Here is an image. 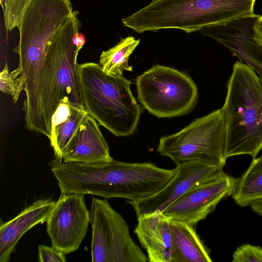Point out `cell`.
<instances>
[{
    "mask_svg": "<svg viewBox=\"0 0 262 262\" xmlns=\"http://www.w3.org/2000/svg\"><path fill=\"white\" fill-rule=\"evenodd\" d=\"M176 168L173 177L159 191L142 199L126 201L133 207L137 217L156 211L162 212L192 187L223 170L198 161L184 163Z\"/></svg>",
    "mask_w": 262,
    "mask_h": 262,
    "instance_id": "11",
    "label": "cell"
},
{
    "mask_svg": "<svg viewBox=\"0 0 262 262\" xmlns=\"http://www.w3.org/2000/svg\"><path fill=\"white\" fill-rule=\"evenodd\" d=\"M134 233L147 253L150 262H171L170 219L156 211L137 217Z\"/></svg>",
    "mask_w": 262,
    "mask_h": 262,
    "instance_id": "14",
    "label": "cell"
},
{
    "mask_svg": "<svg viewBox=\"0 0 262 262\" xmlns=\"http://www.w3.org/2000/svg\"><path fill=\"white\" fill-rule=\"evenodd\" d=\"M140 41L133 36H127L108 50L103 51L99 60L103 70L107 74L120 76H122L124 70L132 71V67L128 63L129 57Z\"/></svg>",
    "mask_w": 262,
    "mask_h": 262,
    "instance_id": "19",
    "label": "cell"
},
{
    "mask_svg": "<svg viewBox=\"0 0 262 262\" xmlns=\"http://www.w3.org/2000/svg\"><path fill=\"white\" fill-rule=\"evenodd\" d=\"M84 194L61 193L47 220L52 246L68 254L78 250L91 222Z\"/></svg>",
    "mask_w": 262,
    "mask_h": 262,
    "instance_id": "9",
    "label": "cell"
},
{
    "mask_svg": "<svg viewBox=\"0 0 262 262\" xmlns=\"http://www.w3.org/2000/svg\"><path fill=\"white\" fill-rule=\"evenodd\" d=\"M236 180L221 170L188 190L162 213L170 220L195 225L213 212L221 201L232 195Z\"/></svg>",
    "mask_w": 262,
    "mask_h": 262,
    "instance_id": "10",
    "label": "cell"
},
{
    "mask_svg": "<svg viewBox=\"0 0 262 262\" xmlns=\"http://www.w3.org/2000/svg\"><path fill=\"white\" fill-rule=\"evenodd\" d=\"M113 159L97 121L88 113L63 150L61 160L89 164Z\"/></svg>",
    "mask_w": 262,
    "mask_h": 262,
    "instance_id": "13",
    "label": "cell"
},
{
    "mask_svg": "<svg viewBox=\"0 0 262 262\" xmlns=\"http://www.w3.org/2000/svg\"><path fill=\"white\" fill-rule=\"evenodd\" d=\"M200 33L226 47L239 61L251 67L262 83V39L253 34L251 15L203 28Z\"/></svg>",
    "mask_w": 262,
    "mask_h": 262,
    "instance_id": "12",
    "label": "cell"
},
{
    "mask_svg": "<svg viewBox=\"0 0 262 262\" xmlns=\"http://www.w3.org/2000/svg\"><path fill=\"white\" fill-rule=\"evenodd\" d=\"M221 110L225 159L244 155L256 158L262 149V83L256 72L239 60L233 64Z\"/></svg>",
    "mask_w": 262,
    "mask_h": 262,
    "instance_id": "3",
    "label": "cell"
},
{
    "mask_svg": "<svg viewBox=\"0 0 262 262\" xmlns=\"http://www.w3.org/2000/svg\"><path fill=\"white\" fill-rule=\"evenodd\" d=\"M78 13L73 11L48 45L31 93L24 102L26 128L49 140L52 118L61 103L86 111L77 69L80 50L74 40L81 26Z\"/></svg>",
    "mask_w": 262,
    "mask_h": 262,
    "instance_id": "1",
    "label": "cell"
},
{
    "mask_svg": "<svg viewBox=\"0 0 262 262\" xmlns=\"http://www.w3.org/2000/svg\"><path fill=\"white\" fill-rule=\"evenodd\" d=\"M19 76L20 71L18 68L11 73L9 72L7 62L0 74V90L11 95L15 103L17 102L20 92L23 90V81Z\"/></svg>",
    "mask_w": 262,
    "mask_h": 262,
    "instance_id": "21",
    "label": "cell"
},
{
    "mask_svg": "<svg viewBox=\"0 0 262 262\" xmlns=\"http://www.w3.org/2000/svg\"><path fill=\"white\" fill-rule=\"evenodd\" d=\"M0 2H1V6H2V7H3V6L4 5V0H0Z\"/></svg>",
    "mask_w": 262,
    "mask_h": 262,
    "instance_id": "25",
    "label": "cell"
},
{
    "mask_svg": "<svg viewBox=\"0 0 262 262\" xmlns=\"http://www.w3.org/2000/svg\"><path fill=\"white\" fill-rule=\"evenodd\" d=\"M171 262H212L209 249L196 233L193 225L170 220Z\"/></svg>",
    "mask_w": 262,
    "mask_h": 262,
    "instance_id": "16",
    "label": "cell"
},
{
    "mask_svg": "<svg viewBox=\"0 0 262 262\" xmlns=\"http://www.w3.org/2000/svg\"><path fill=\"white\" fill-rule=\"evenodd\" d=\"M90 212L93 262H146L147 257L134 242L128 225L107 199L92 198Z\"/></svg>",
    "mask_w": 262,
    "mask_h": 262,
    "instance_id": "8",
    "label": "cell"
},
{
    "mask_svg": "<svg viewBox=\"0 0 262 262\" xmlns=\"http://www.w3.org/2000/svg\"><path fill=\"white\" fill-rule=\"evenodd\" d=\"M259 20H262V15H260L259 17Z\"/></svg>",
    "mask_w": 262,
    "mask_h": 262,
    "instance_id": "26",
    "label": "cell"
},
{
    "mask_svg": "<svg viewBox=\"0 0 262 262\" xmlns=\"http://www.w3.org/2000/svg\"><path fill=\"white\" fill-rule=\"evenodd\" d=\"M55 202L49 199L35 201L17 215L0 226V262H7L21 236L31 228L47 220Z\"/></svg>",
    "mask_w": 262,
    "mask_h": 262,
    "instance_id": "15",
    "label": "cell"
},
{
    "mask_svg": "<svg viewBox=\"0 0 262 262\" xmlns=\"http://www.w3.org/2000/svg\"><path fill=\"white\" fill-rule=\"evenodd\" d=\"M83 102L88 113L117 137L136 130L142 110L132 95L131 80L105 72L99 64H77Z\"/></svg>",
    "mask_w": 262,
    "mask_h": 262,
    "instance_id": "4",
    "label": "cell"
},
{
    "mask_svg": "<svg viewBox=\"0 0 262 262\" xmlns=\"http://www.w3.org/2000/svg\"><path fill=\"white\" fill-rule=\"evenodd\" d=\"M250 207L253 211L262 217V199L253 202Z\"/></svg>",
    "mask_w": 262,
    "mask_h": 262,
    "instance_id": "24",
    "label": "cell"
},
{
    "mask_svg": "<svg viewBox=\"0 0 262 262\" xmlns=\"http://www.w3.org/2000/svg\"><path fill=\"white\" fill-rule=\"evenodd\" d=\"M255 3V0H151L122 23L138 33L168 29L189 33L252 15Z\"/></svg>",
    "mask_w": 262,
    "mask_h": 262,
    "instance_id": "2",
    "label": "cell"
},
{
    "mask_svg": "<svg viewBox=\"0 0 262 262\" xmlns=\"http://www.w3.org/2000/svg\"><path fill=\"white\" fill-rule=\"evenodd\" d=\"M226 130L221 108L199 118L180 132L161 137L157 151L176 165L198 161L223 169Z\"/></svg>",
    "mask_w": 262,
    "mask_h": 262,
    "instance_id": "6",
    "label": "cell"
},
{
    "mask_svg": "<svg viewBox=\"0 0 262 262\" xmlns=\"http://www.w3.org/2000/svg\"><path fill=\"white\" fill-rule=\"evenodd\" d=\"M138 98L150 114L172 118L187 114L194 106L198 89L185 73L155 65L136 79Z\"/></svg>",
    "mask_w": 262,
    "mask_h": 262,
    "instance_id": "7",
    "label": "cell"
},
{
    "mask_svg": "<svg viewBox=\"0 0 262 262\" xmlns=\"http://www.w3.org/2000/svg\"><path fill=\"white\" fill-rule=\"evenodd\" d=\"M33 0H4L2 7L5 26L10 31L20 24L26 10Z\"/></svg>",
    "mask_w": 262,
    "mask_h": 262,
    "instance_id": "20",
    "label": "cell"
},
{
    "mask_svg": "<svg viewBox=\"0 0 262 262\" xmlns=\"http://www.w3.org/2000/svg\"><path fill=\"white\" fill-rule=\"evenodd\" d=\"M88 112L69 103L60 104L52 118L50 139L57 159L61 160L63 150L77 131Z\"/></svg>",
    "mask_w": 262,
    "mask_h": 262,
    "instance_id": "17",
    "label": "cell"
},
{
    "mask_svg": "<svg viewBox=\"0 0 262 262\" xmlns=\"http://www.w3.org/2000/svg\"><path fill=\"white\" fill-rule=\"evenodd\" d=\"M73 11L70 0H33L25 12L14 52L19 57L26 98L31 93L48 45Z\"/></svg>",
    "mask_w": 262,
    "mask_h": 262,
    "instance_id": "5",
    "label": "cell"
},
{
    "mask_svg": "<svg viewBox=\"0 0 262 262\" xmlns=\"http://www.w3.org/2000/svg\"><path fill=\"white\" fill-rule=\"evenodd\" d=\"M231 196L242 207L262 199V156L253 158L246 170L237 179Z\"/></svg>",
    "mask_w": 262,
    "mask_h": 262,
    "instance_id": "18",
    "label": "cell"
},
{
    "mask_svg": "<svg viewBox=\"0 0 262 262\" xmlns=\"http://www.w3.org/2000/svg\"><path fill=\"white\" fill-rule=\"evenodd\" d=\"M64 254L53 246H38V260L40 262H65L67 260Z\"/></svg>",
    "mask_w": 262,
    "mask_h": 262,
    "instance_id": "23",
    "label": "cell"
},
{
    "mask_svg": "<svg viewBox=\"0 0 262 262\" xmlns=\"http://www.w3.org/2000/svg\"><path fill=\"white\" fill-rule=\"evenodd\" d=\"M233 262H262V248L249 244L236 248L233 254Z\"/></svg>",
    "mask_w": 262,
    "mask_h": 262,
    "instance_id": "22",
    "label": "cell"
}]
</instances>
